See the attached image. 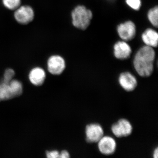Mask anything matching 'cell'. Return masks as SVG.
Returning a JSON list of instances; mask_svg holds the SVG:
<instances>
[{"mask_svg":"<svg viewBox=\"0 0 158 158\" xmlns=\"http://www.w3.org/2000/svg\"><path fill=\"white\" fill-rule=\"evenodd\" d=\"M73 25L82 31H85L90 26L93 18V13L90 9L85 6L79 5L71 12Z\"/></svg>","mask_w":158,"mask_h":158,"instance_id":"obj_2","label":"cell"},{"mask_svg":"<svg viewBox=\"0 0 158 158\" xmlns=\"http://www.w3.org/2000/svg\"><path fill=\"white\" fill-rule=\"evenodd\" d=\"M70 157V155L66 150H63L59 153V158H69Z\"/></svg>","mask_w":158,"mask_h":158,"instance_id":"obj_19","label":"cell"},{"mask_svg":"<svg viewBox=\"0 0 158 158\" xmlns=\"http://www.w3.org/2000/svg\"><path fill=\"white\" fill-rule=\"evenodd\" d=\"M116 30L120 39L127 42L132 40L136 36L135 24L132 21L128 20L119 24Z\"/></svg>","mask_w":158,"mask_h":158,"instance_id":"obj_4","label":"cell"},{"mask_svg":"<svg viewBox=\"0 0 158 158\" xmlns=\"http://www.w3.org/2000/svg\"><path fill=\"white\" fill-rule=\"evenodd\" d=\"M131 48L127 41L120 40L113 46V54L116 59L126 60L131 57Z\"/></svg>","mask_w":158,"mask_h":158,"instance_id":"obj_9","label":"cell"},{"mask_svg":"<svg viewBox=\"0 0 158 158\" xmlns=\"http://www.w3.org/2000/svg\"><path fill=\"white\" fill-rule=\"evenodd\" d=\"M153 157L154 158H158V149L157 147L154 150L153 153Z\"/></svg>","mask_w":158,"mask_h":158,"instance_id":"obj_20","label":"cell"},{"mask_svg":"<svg viewBox=\"0 0 158 158\" xmlns=\"http://www.w3.org/2000/svg\"><path fill=\"white\" fill-rule=\"evenodd\" d=\"M23 91V85L19 81L12 79L11 81L0 84V102L20 96Z\"/></svg>","mask_w":158,"mask_h":158,"instance_id":"obj_3","label":"cell"},{"mask_svg":"<svg viewBox=\"0 0 158 158\" xmlns=\"http://www.w3.org/2000/svg\"><path fill=\"white\" fill-rule=\"evenodd\" d=\"M34 13L32 8L29 6H19L15 10L14 17L18 23L21 24H27L34 19Z\"/></svg>","mask_w":158,"mask_h":158,"instance_id":"obj_7","label":"cell"},{"mask_svg":"<svg viewBox=\"0 0 158 158\" xmlns=\"http://www.w3.org/2000/svg\"><path fill=\"white\" fill-rule=\"evenodd\" d=\"M148 21L153 27L157 28L158 27V7L155 6L148 10L147 13Z\"/></svg>","mask_w":158,"mask_h":158,"instance_id":"obj_14","label":"cell"},{"mask_svg":"<svg viewBox=\"0 0 158 158\" xmlns=\"http://www.w3.org/2000/svg\"><path fill=\"white\" fill-rule=\"evenodd\" d=\"M60 152L56 150L46 152V156L48 158H58L59 157Z\"/></svg>","mask_w":158,"mask_h":158,"instance_id":"obj_18","label":"cell"},{"mask_svg":"<svg viewBox=\"0 0 158 158\" xmlns=\"http://www.w3.org/2000/svg\"><path fill=\"white\" fill-rule=\"evenodd\" d=\"M127 5L133 10L138 11L141 6V0H125Z\"/></svg>","mask_w":158,"mask_h":158,"instance_id":"obj_16","label":"cell"},{"mask_svg":"<svg viewBox=\"0 0 158 158\" xmlns=\"http://www.w3.org/2000/svg\"><path fill=\"white\" fill-rule=\"evenodd\" d=\"M4 6L7 9L15 10L20 6L21 0H2Z\"/></svg>","mask_w":158,"mask_h":158,"instance_id":"obj_15","label":"cell"},{"mask_svg":"<svg viewBox=\"0 0 158 158\" xmlns=\"http://www.w3.org/2000/svg\"><path fill=\"white\" fill-rule=\"evenodd\" d=\"M141 39L144 45L152 48L157 47L158 44V34L155 30L148 28L141 34Z\"/></svg>","mask_w":158,"mask_h":158,"instance_id":"obj_12","label":"cell"},{"mask_svg":"<svg viewBox=\"0 0 158 158\" xmlns=\"http://www.w3.org/2000/svg\"><path fill=\"white\" fill-rule=\"evenodd\" d=\"M100 152L104 155H113L116 151V142L115 139L109 136H103L98 142Z\"/></svg>","mask_w":158,"mask_h":158,"instance_id":"obj_10","label":"cell"},{"mask_svg":"<svg viewBox=\"0 0 158 158\" xmlns=\"http://www.w3.org/2000/svg\"><path fill=\"white\" fill-rule=\"evenodd\" d=\"M156 58L154 48L146 45L140 48L135 55L133 65L140 76L147 77L152 74Z\"/></svg>","mask_w":158,"mask_h":158,"instance_id":"obj_1","label":"cell"},{"mask_svg":"<svg viewBox=\"0 0 158 158\" xmlns=\"http://www.w3.org/2000/svg\"><path fill=\"white\" fill-rule=\"evenodd\" d=\"M29 78L33 85L37 86H41L45 81V71L40 67L33 69L29 73Z\"/></svg>","mask_w":158,"mask_h":158,"instance_id":"obj_13","label":"cell"},{"mask_svg":"<svg viewBox=\"0 0 158 158\" xmlns=\"http://www.w3.org/2000/svg\"><path fill=\"white\" fill-rule=\"evenodd\" d=\"M15 73L14 70L11 69H8L5 72L4 75V79L3 81L9 82L11 81L15 76Z\"/></svg>","mask_w":158,"mask_h":158,"instance_id":"obj_17","label":"cell"},{"mask_svg":"<svg viewBox=\"0 0 158 158\" xmlns=\"http://www.w3.org/2000/svg\"><path fill=\"white\" fill-rule=\"evenodd\" d=\"M113 135L118 138L127 137L132 132L133 127L131 122L125 118H121L111 127Z\"/></svg>","mask_w":158,"mask_h":158,"instance_id":"obj_5","label":"cell"},{"mask_svg":"<svg viewBox=\"0 0 158 158\" xmlns=\"http://www.w3.org/2000/svg\"><path fill=\"white\" fill-rule=\"evenodd\" d=\"M118 81L122 88L128 92L135 90L138 86V81L136 77L129 72H125L120 74Z\"/></svg>","mask_w":158,"mask_h":158,"instance_id":"obj_11","label":"cell"},{"mask_svg":"<svg viewBox=\"0 0 158 158\" xmlns=\"http://www.w3.org/2000/svg\"><path fill=\"white\" fill-rule=\"evenodd\" d=\"M47 66L49 72L54 75H59L65 70L66 65L63 58L55 55L50 57L48 61Z\"/></svg>","mask_w":158,"mask_h":158,"instance_id":"obj_8","label":"cell"},{"mask_svg":"<svg viewBox=\"0 0 158 158\" xmlns=\"http://www.w3.org/2000/svg\"><path fill=\"white\" fill-rule=\"evenodd\" d=\"M102 127L98 123L88 124L85 128L86 141L89 143H98L104 136Z\"/></svg>","mask_w":158,"mask_h":158,"instance_id":"obj_6","label":"cell"}]
</instances>
